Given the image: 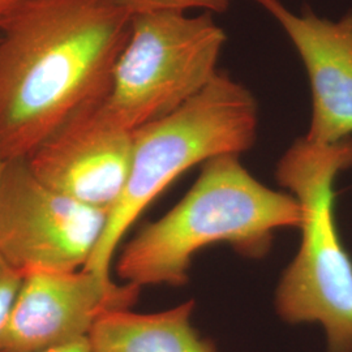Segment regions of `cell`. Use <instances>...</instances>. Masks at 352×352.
Returning a JSON list of instances; mask_svg holds the SVG:
<instances>
[{
    "label": "cell",
    "instance_id": "obj_15",
    "mask_svg": "<svg viewBox=\"0 0 352 352\" xmlns=\"http://www.w3.org/2000/svg\"><path fill=\"white\" fill-rule=\"evenodd\" d=\"M1 166H3V161L0 160V168H1Z\"/></svg>",
    "mask_w": 352,
    "mask_h": 352
},
{
    "label": "cell",
    "instance_id": "obj_4",
    "mask_svg": "<svg viewBox=\"0 0 352 352\" xmlns=\"http://www.w3.org/2000/svg\"><path fill=\"white\" fill-rule=\"evenodd\" d=\"M258 106L251 90L226 72L177 110L133 132L126 187L85 269L111 276L122 240L153 201L189 168L215 157L250 151L257 139Z\"/></svg>",
    "mask_w": 352,
    "mask_h": 352
},
{
    "label": "cell",
    "instance_id": "obj_5",
    "mask_svg": "<svg viewBox=\"0 0 352 352\" xmlns=\"http://www.w3.org/2000/svg\"><path fill=\"white\" fill-rule=\"evenodd\" d=\"M226 42L212 13L135 14L103 113L116 126L135 132L175 111L219 72Z\"/></svg>",
    "mask_w": 352,
    "mask_h": 352
},
{
    "label": "cell",
    "instance_id": "obj_7",
    "mask_svg": "<svg viewBox=\"0 0 352 352\" xmlns=\"http://www.w3.org/2000/svg\"><path fill=\"white\" fill-rule=\"evenodd\" d=\"M141 289L89 269L23 276L1 352H42L87 340L102 316L132 309Z\"/></svg>",
    "mask_w": 352,
    "mask_h": 352
},
{
    "label": "cell",
    "instance_id": "obj_13",
    "mask_svg": "<svg viewBox=\"0 0 352 352\" xmlns=\"http://www.w3.org/2000/svg\"><path fill=\"white\" fill-rule=\"evenodd\" d=\"M42 352H91L90 344H89V340H78L75 343L67 344V346H62V347H56V349H51L47 351Z\"/></svg>",
    "mask_w": 352,
    "mask_h": 352
},
{
    "label": "cell",
    "instance_id": "obj_1",
    "mask_svg": "<svg viewBox=\"0 0 352 352\" xmlns=\"http://www.w3.org/2000/svg\"><path fill=\"white\" fill-rule=\"evenodd\" d=\"M132 19L116 0H23L0 19L3 162L104 102Z\"/></svg>",
    "mask_w": 352,
    "mask_h": 352
},
{
    "label": "cell",
    "instance_id": "obj_14",
    "mask_svg": "<svg viewBox=\"0 0 352 352\" xmlns=\"http://www.w3.org/2000/svg\"><path fill=\"white\" fill-rule=\"evenodd\" d=\"M23 0H0V19L11 12L14 7H17Z\"/></svg>",
    "mask_w": 352,
    "mask_h": 352
},
{
    "label": "cell",
    "instance_id": "obj_11",
    "mask_svg": "<svg viewBox=\"0 0 352 352\" xmlns=\"http://www.w3.org/2000/svg\"><path fill=\"white\" fill-rule=\"evenodd\" d=\"M126 11L135 14L146 12L188 13L199 10L202 13H223L231 0H116Z\"/></svg>",
    "mask_w": 352,
    "mask_h": 352
},
{
    "label": "cell",
    "instance_id": "obj_6",
    "mask_svg": "<svg viewBox=\"0 0 352 352\" xmlns=\"http://www.w3.org/2000/svg\"><path fill=\"white\" fill-rule=\"evenodd\" d=\"M109 213L43 184L24 160L0 168V254L23 276L85 267Z\"/></svg>",
    "mask_w": 352,
    "mask_h": 352
},
{
    "label": "cell",
    "instance_id": "obj_8",
    "mask_svg": "<svg viewBox=\"0 0 352 352\" xmlns=\"http://www.w3.org/2000/svg\"><path fill=\"white\" fill-rule=\"evenodd\" d=\"M132 151L133 132L113 123L101 103L68 119L26 162L47 187L109 213L126 187Z\"/></svg>",
    "mask_w": 352,
    "mask_h": 352
},
{
    "label": "cell",
    "instance_id": "obj_12",
    "mask_svg": "<svg viewBox=\"0 0 352 352\" xmlns=\"http://www.w3.org/2000/svg\"><path fill=\"white\" fill-rule=\"evenodd\" d=\"M23 285V274L0 254V352L3 351L14 302Z\"/></svg>",
    "mask_w": 352,
    "mask_h": 352
},
{
    "label": "cell",
    "instance_id": "obj_9",
    "mask_svg": "<svg viewBox=\"0 0 352 352\" xmlns=\"http://www.w3.org/2000/svg\"><path fill=\"white\" fill-rule=\"evenodd\" d=\"M289 37L307 71L312 115L305 138L336 144L352 138V11L340 20L311 10L292 12L280 0H254Z\"/></svg>",
    "mask_w": 352,
    "mask_h": 352
},
{
    "label": "cell",
    "instance_id": "obj_10",
    "mask_svg": "<svg viewBox=\"0 0 352 352\" xmlns=\"http://www.w3.org/2000/svg\"><path fill=\"white\" fill-rule=\"evenodd\" d=\"M195 302L154 314L132 309L102 316L89 334L91 352H219L192 322Z\"/></svg>",
    "mask_w": 352,
    "mask_h": 352
},
{
    "label": "cell",
    "instance_id": "obj_2",
    "mask_svg": "<svg viewBox=\"0 0 352 352\" xmlns=\"http://www.w3.org/2000/svg\"><path fill=\"white\" fill-rule=\"evenodd\" d=\"M302 210L289 192L263 184L240 155H219L173 209L146 223L119 252L115 272L122 282L144 286L187 285L195 256L227 244L241 256L261 258L282 228H299Z\"/></svg>",
    "mask_w": 352,
    "mask_h": 352
},
{
    "label": "cell",
    "instance_id": "obj_3",
    "mask_svg": "<svg viewBox=\"0 0 352 352\" xmlns=\"http://www.w3.org/2000/svg\"><path fill=\"white\" fill-rule=\"evenodd\" d=\"M352 168V138L318 144L295 140L278 161L276 177L300 205V245L274 296L289 325L318 324L327 352H352V258L337 227L334 183Z\"/></svg>",
    "mask_w": 352,
    "mask_h": 352
}]
</instances>
